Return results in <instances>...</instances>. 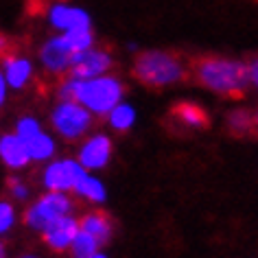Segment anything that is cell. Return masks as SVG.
<instances>
[{"instance_id":"obj_20","label":"cell","mask_w":258,"mask_h":258,"mask_svg":"<svg viewBox=\"0 0 258 258\" xmlns=\"http://www.w3.org/2000/svg\"><path fill=\"white\" fill-rule=\"evenodd\" d=\"M225 125H228L230 134L234 136H249V134H256L254 132V112L245 107H236L232 109L225 118Z\"/></svg>"},{"instance_id":"obj_27","label":"cell","mask_w":258,"mask_h":258,"mask_svg":"<svg viewBox=\"0 0 258 258\" xmlns=\"http://www.w3.org/2000/svg\"><path fill=\"white\" fill-rule=\"evenodd\" d=\"M9 50H14V42H11V37H7L5 33H0V57L7 55Z\"/></svg>"},{"instance_id":"obj_6","label":"cell","mask_w":258,"mask_h":258,"mask_svg":"<svg viewBox=\"0 0 258 258\" xmlns=\"http://www.w3.org/2000/svg\"><path fill=\"white\" fill-rule=\"evenodd\" d=\"M77 50L73 44L68 42V37L63 33L46 37L40 46H37V66L42 68V73L53 79H61V77L70 75Z\"/></svg>"},{"instance_id":"obj_10","label":"cell","mask_w":258,"mask_h":258,"mask_svg":"<svg viewBox=\"0 0 258 258\" xmlns=\"http://www.w3.org/2000/svg\"><path fill=\"white\" fill-rule=\"evenodd\" d=\"M0 66H3V73H5V77H7L11 92H22V90H27L31 83L35 81L33 59L27 57L24 53H18L16 48L0 57Z\"/></svg>"},{"instance_id":"obj_18","label":"cell","mask_w":258,"mask_h":258,"mask_svg":"<svg viewBox=\"0 0 258 258\" xmlns=\"http://www.w3.org/2000/svg\"><path fill=\"white\" fill-rule=\"evenodd\" d=\"M136 120H138L136 107H134L129 101H120L118 105H116L112 112L105 116L107 127L112 129L114 134H127V132H132L134 125H136Z\"/></svg>"},{"instance_id":"obj_15","label":"cell","mask_w":258,"mask_h":258,"mask_svg":"<svg viewBox=\"0 0 258 258\" xmlns=\"http://www.w3.org/2000/svg\"><path fill=\"white\" fill-rule=\"evenodd\" d=\"M171 118L184 129H206L210 122L208 112L192 101H179L177 105H173Z\"/></svg>"},{"instance_id":"obj_29","label":"cell","mask_w":258,"mask_h":258,"mask_svg":"<svg viewBox=\"0 0 258 258\" xmlns=\"http://www.w3.org/2000/svg\"><path fill=\"white\" fill-rule=\"evenodd\" d=\"M127 48H129V50H132V53H136V50H138V44L129 42V44H127Z\"/></svg>"},{"instance_id":"obj_24","label":"cell","mask_w":258,"mask_h":258,"mask_svg":"<svg viewBox=\"0 0 258 258\" xmlns=\"http://www.w3.org/2000/svg\"><path fill=\"white\" fill-rule=\"evenodd\" d=\"M68 37V42L73 44V48L79 53V50H88V48H92L94 44H96V33H94V29L92 27H86V29H73V31H68V33H63Z\"/></svg>"},{"instance_id":"obj_3","label":"cell","mask_w":258,"mask_h":258,"mask_svg":"<svg viewBox=\"0 0 258 258\" xmlns=\"http://www.w3.org/2000/svg\"><path fill=\"white\" fill-rule=\"evenodd\" d=\"M132 75L138 83L147 88H171L182 83L190 75V63L177 53L162 48H151V50H140L134 59Z\"/></svg>"},{"instance_id":"obj_1","label":"cell","mask_w":258,"mask_h":258,"mask_svg":"<svg viewBox=\"0 0 258 258\" xmlns=\"http://www.w3.org/2000/svg\"><path fill=\"white\" fill-rule=\"evenodd\" d=\"M55 96L77 101L88 107L96 118H105L120 101H125V83L114 73L94 77V79H75L73 75H66L57 79Z\"/></svg>"},{"instance_id":"obj_32","label":"cell","mask_w":258,"mask_h":258,"mask_svg":"<svg viewBox=\"0 0 258 258\" xmlns=\"http://www.w3.org/2000/svg\"><path fill=\"white\" fill-rule=\"evenodd\" d=\"M18 258H40L37 254H22V256H18Z\"/></svg>"},{"instance_id":"obj_13","label":"cell","mask_w":258,"mask_h":258,"mask_svg":"<svg viewBox=\"0 0 258 258\" xmlns=\"http://www.w3.org/2000/svg\"><path fill=\"white\" fill-rule=\"evenodd\" d=\"M0 162L11 173H20L33 164L27 149V143L18 136L14 129L0 134Z\"/></svg>"},{"instance_id":"obj_2","label":"cell","mask_w":258,"mask_h":258,"mask_svg":"<svg viewBox=\"0 0 258 258\" xmlns=\"http://www.w3.org/2000/svg\"><path fill=\"white\" fill-rule=\"evenodd\" d=\"M190 77L219 96L241 99L249 90L247 61L223 55H199L190 61Z\"/></svg>"},{"instance_id":"obj_5","label":"cell","mask_w":258,"mask_h":258,"mask_svg":"<svg viewBox=\"0 0 258 258\" xmlns=\"http://www.w3.org/2000/svg\"><path fill=\"white\" fill-rule=\"evenodd\" d=\"M48 122L53 134L63 143H81L88 134H92L96 116L77 101L57 99L48 112Z\"/></svg>"},{"instance_id":"obj_25","label":"cell","mask_w":258,"mask_h":258,"mask_svg":"<svg viewBox=\"0 0 258 258\" xmlns=\"http://www.w3.org/2000/svg\"><path fill=\"white\" fill-rule=\"evenodd\" d=\"M247 75H249V86L258 90V55L247 59Z\"/></svg>"},{"instance_id":"obj_19","label":"cell","mask_w":258,"mask_h":258,"mask_svg":"<svg viewBox=\"0 0 258 258\" xmlns=\"http://www.w3.org/2000/svg\"><path fill=\"white\" fill-rule=\"evenodd\" d=\"M5 192L11 202H16L18 206H27L31 199H33V188L31 184L24 179L20 173H11L5 182Z\"/></svg>"},{"instance_id":"obj_26","label":"cell","mask_w":258,"mask_h":258,"mask_svg":"<svg viewBox=\"0 0 258 258\" xmlns=\"http://www.w3.org/2000/svg\"><path fill=\"white\" fill-rule=\"evenodd\" d=\"M9 92H11V88H9V83H7V77H5V73H3V66H0V107L7 103Z\"/></svg>"},{"instance_id":"obj_21","label":"cell","mask_w":258,"mask_h":258,"mask_svg":"<svg viewBox=\"0 0 258 258\" xmlns=\"http://www.w3.org/2000/svg\"><path fill=\"white\" fill-rule=\"evenodd\" d=\"M22 221V215L18 212V204L9 197H0V238L9 236L14 228Z\"/></svg>"},{"instance_id":"obj_16","label":"cell","mask_w":258,"mask_h":258,"mask_svg":"<svg viewBox=\"0 0 258 258\" xmlns=\"http://www.w3.org/2000/svg\"><path fill=\"white\" fill-rule=\"evenodd\" d=\"M73 195L79 199V202H86L90 206H103L107 202V188H105V184H103V179H99L90 171L79 179Z\"/></svg>"},{"instance_id":"obj_8","label":"cell","mask_w":258,"mask_h":258,"mask_svg":"<svg viewBox=\"0 0 258 258\" xmlns=\"http://www.w3.org/2000/svg\"><path fill=\"white\" fill-rule=\"evenodd\" d=\"M79 162L86 166L90 173L107 169V164L114 158V140L107 132H92L79 143L75 156Z\"/></svg>"},{"instance_id":"obj_12","label":"cell","mask_w":258,"mask_h":258,"mask_svg":"<svg viewBox=\"0 0 258 258\" xmlns=\"http://www.w3.org/2000/svg\"><path fill=\"white\" fill-rule=\"evenodd\" d=\"M79 232H81L79 215H68V217H61L59 221L50 223L40 236H42V243L46 245L50 251H55V254H66Z\"/></svg>"},{"instance_id":"obj_9","label":"cell","mask_w":258,"mask_h":258,"mask_svg":"<svg viewBox=\"0 0 258 258\" xmlns=\"http://www.w3.org/2000/svg\"><path fill=\"white\" fill-rule=\"evenodd\" d=\"M114 66H116V57L112 50L94 44L92 48L79 50V53L75 55L70 75H73L75 79H94V77L112 73Z\"/></svg>"},{"instance_id":"obj_23","label":"cell","mask_w":258,"mask_h":258,"mask_svg":"<svg viewBox=\"0 0 258 258\" xmlns=\"http://www.w3.org/2000/svg\"><path fill=\"white\" fill-rule=\"evenodd\" d=\"M14 132L24 140V143H27V140H31L33 136H37L40 132H44V127H42V122H40V118H37V116H33V114H22L20 118L16 120Z\"/></svg>"},{"instance_id":"obj_31","label":"cell","mask_w":258,"mask_h":258,"mask_svg":"<svg viewBox=\"0 0 258 258\" xmlns=\"http://www.w3.org/2000/svg\"><path fill=\"white\" fill-rule=\"evenodd\" d=\"M92 258H109V256H107V254H105V251H103V249H101V251H96V254H94Z\"/></svg>"},{"instance_id":"obj_4","label":"cell","mask_w":258,"mask_h":258,"mask_svg":"<svg viewBox=\"0 0 258 258\" xmlns=\"http://www.w3.org/2000/svg\"><path fill=\"white\" fill-rule=\"evenodd\" d=\"M79 199L73 192H57V190H42L37 197L24 206L22 210V225L31 232L42 234L50 223L59 221L61 217L77 215Z\"/></svg>"},{"instance_id":"obj_30","label":"cell","mask_w":258,"mask_h":258,"mask_svg":"<svg viewBox=\"0 0 258 258\" xmlns=\"http://www.w3.org/2000/svg\"><path fill=\"white\" fill-rule=\"evenodd\" d=\"M254 132L258 134V109H256V112H254Z\"/></svg>"},{"instance_id":"obj_7","label":"cell","mask_w":258,"mask_h":258,"mask_svg":"<svg viewBox=\"0 0 258 258\" xmlns=\"http://www.w3.org/2000/svg\"><path fill=\"white\" fill-rule=\"evenodd\" d=\"M88 173L77 158H55L50 162L42 164L40 171V184L44 190H57V192H73L79 179Z\"/></svg>"},{"instance_id":"obj_17","label":"cell","mask_w":258,"mask_h":258,"mask_svg":"<svg viewBox=\"0 0 258 258\" xmlns=\"http://www.w3.org/2000/svg\"><path fill=\"white\" fill-rule=\"evenodd\" d=\"M27 149H29V156H31V162L33 164H46L50 160L57 158V138L53 136L50 132H40L37 136H33L31 140H27Z\"/></svg>"},{"instance_id":"obj_28","label":"cell","mask_w":258,"mask_h":258,"mask_svg":"<svg viewBox=\"0 0 258 258\" xmlns=\"http://www.w3.org/2000/svg\"><path fill=\"white\" fill-rule=\"evenodd\" d=\"M0 258H9V249H7V243L0 238Z\"/></svg>"},{"instance_id":"obj_14","label":"cell","mask_w":258,"mask_h":258,"mask_svg":"<svg viewBox=\"0 0 258 258\" xmlns=\"http://www.w3.org/2000/svg\"><path fill=\"white\" fill-rule=\"evenodd\" d=\"M79 223H81V230L88 232V234H92L101 245H107L116 234L114 217L109 215V212H105L103 208H92V210L81 212Z\"/></svg>"},{"instance_id":"obj_11","label":"cell","mask_w":258,"mask_h":258,"mask_svg":"<svg viewBox=\"0 0 258 258\" xmlns=\"http://www.w3.org/2000/svg\"><path fill=\"white\" fill-rule=\"evenodd\" d=\"M46 20L55 31L59 33H68L73 29H86L92 27V18L86 9L70 5L66 0H57L46 9Z\"/></svg>"},{"instance_id":"obj_22","label":"cell","mask_w":258,"mask_h":258,"mask_svg":"<svg viewBox=\"0 0 258 258\" xmlns=\"http://www.w3.org/2000/svg\"><path fill=\"white\" fill-rule=\"evenodd\" d=\"M103 249V245L96 241V238L92 234H88V232H79L75 238V243L70 245V249H68V254L70 258H92L96 251H101Z\"/></svg>"}]
</instances>
